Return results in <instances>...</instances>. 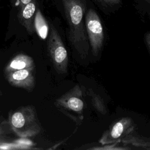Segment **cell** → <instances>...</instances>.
Returning <instances> with one entry per match:
<instances>
[{
  "instance_id": "obj_1",
  "label": "cell",
  "mask_w": 150,
  "mask_h": 150,
  "mask_svg": "<svg viewBox=\"0 0 150 150\" xmlns=\"http://www.w3.org/2000/svg\"><path fill=\"white\" fill-rule=\"evenodd\" d=\"M54 2L67 23L69 39L72 46L81 59H86L89 51L84 24L86 0H54Z\"/></svg>"
},
{
  "instance_id": "obj_2",
  "label": "cell",
  "mask_w": 150,
  "mask_h": 150,
  "mask_svg": "<svg viewBox=\"0 0 150 150\" xmlns=\"http://www.w3.org/2000/svg\"><path fill=\"white\" fill-rule=\"evenodd\" d=\"M9 123L13 132L18 137H34L41 131V126L35 107L23 106L9 113Z\"/></svg>"
},
{
  "instance_id": "obj_3",
  "label": "cell",
  "mask_w": 150,
  "mask_h": 150,
  "mask_svg": "<svg viewBox=\"0 0 150 150\" xmlns=\"http://www.w3.org/2000/svg\"><path fill=\"white\" fill-rule=\"evenodd\" d=\"M54 105L61 112L73 120L77 125H80L84 119L85 101L83 98V88L76 84L60 97Z\"/></svg>"
},
{
  "instance_id": "obj_4",
  "label": "cell",
  "mask_w": 150,
  "mask_h": 150,
  "mask_svg": "<svg viewBox=\"0 0 150 150\" xmlns=\"http://www.w3.org/2000/svg\"><path fill=\"white\" fill-rule=\"evenodd\" d=\"M49 29L47 47L50 60L57 73L64 74L67 71L69 62L67 50L55 26L50 23Z\"/></svg>"
},
{
  "instance_id": "obj_5",
  "label": "cell",
  "mask_w": 150,
  "mask_h": 150,
  "mask_svg": "<svg viewBox=\"0 0 150 150\" xmlns=\"http://www.w3.org/2000/svg\"><path fill=\"white\" fill-rule=\"evenodd\" d=\"M84 24L92 54L97 56L104 44V33L100 16L94 9L90 8L86 9Z\"/></svg>"
},
{
  "instance_id": "obj_6",
  "label": "cell",
  "mask_w": 150,
  "mask_h": 150,
  "mask_svg": "<svg viewBox=\"0 0 150 150\" xmlns=\"http://www.w3.org/2000/svg\"><path fill=\"white\" fill-rule=\"evenodd\" d=\"M135 127L134 121L131 118L123 117L112 124L105 131L100 138L99 142L101 145L120 142L123 138L134 132Z\"/></svg>"
},
{
  "instance_id": "obj_7",
  "label": "cell",
  "mask_w": 150,
  "mask_h": 150,
  "mask_svg": "<svg viewBox=\"0 0 150 150\" xmlns=\"http://www.w3.org/2000/svg\"><path fill=\"white\" fill-rule=\"evenodd\" d=\"M35 69H24L5 73L8 82L12 86L23 88L29 92L35 86Z\"/></svg>"
},
{
  "instance_id": "obj_8",
  "label": "cell",
  "mask_w": 150,
  "mask_h": 150,
  "mask_svg": "<svg viewBox=\"0 0 150 150\" xmlns=\"http://www.w3.org/2000/svg\"><path fill=\"white\" fill-rule=\"evenodd\" d=\"M38 8V1L31 0L18 12L17 16L19 23L25 28L29 35H32L35 32L33 22Z\"/></svg>"
},
{
  "instance_id": "obj_9",
  "label": "cell",
  "mask_w": 150,
  "mask_h": 150,
  "mask_svg": "<svg viewBox=\"0 0 150 150\" xmlns=\"http://www.w3.org/2000/svg\"><path fill=\"white\" fill-rule=\"evenodd\" d=\"M33 59L25 54H18L14 56L4 68V74L24 69H35Z\"/></svg>"
},
{
  "instance_id": "obj_10",
  "label": "cell",
  "mask_w": 150,
  "mask_h": 150,
  "mask_svg": "<svg viewBox=\"0 0 150 150\" xmlns=\"http://www.w3.org/2000/svg\"><path fill=\"white\" fill-rule=\"evenodd\" d=\"M33 25L35 32L37 33L40 38L43 40L46 39L49 33V26L41 10L39 8H38L35 13Z\"/></svg>"
},
{
  "instance_id": "obj_11",
  "label": "cell",
  "mask_w": 150,
  "mask_h": 150,
  "mask_svg": "<svg viewBox=\"0 0 150 150\" xmlns=\"http://www.w3.org/2000/svg\"><path fill=\"white\" fill-rule=\"evenodd\" d=\"M105 15L117 11L122 5V0H90Z\"/></svg>"
},
{
  "instance_id": "obj_12",
  "label": "cell",
  "mask_w": 150,
  "mask_h": 150,
  "mask_svg": "<svg viewBox=\"0 0 150 150\" xmlns=\"http://www.w3.org/2000/svg\"><path fill=\"white\" fill-rule=\"evenodd\" d=\"M120 142L124 144L131 145L147 150L150 149V142L148 138L139 135H134L132 133L123 138Z\"/></svg>"
},
{
  "instance_id": "obj_13",
  "label": "cell",
  "mask_w": 150,
  "mask_h": 150,
  "mask_svg": "<svg viewBox=\"0 0 150 150\" xmlns=\"http://www.w3.org/2000/svg\"><path fill=\"white\" fill-rule=\"evenodd\" d=\"M88 91L91 104L94 108L101 114H105L107 111L103 98L91 88L88 89Z\"/></svg>"
},
{
  "instance_id": "obj_14",
  "label": "cell",
  "mask_w": 150,
  "mask_h": 150,
  "mask_svg": "<svg viewBox=\"0 0 150 150\" xmlns=\"http://www.w3.org/2000/svg\"><path fill=\"white\" fill-rule=\"evenodd\" d=\"M133 5L141 14L149 15L150 0H134Z\"/></svg>"
},
{
  "instance_id": "obj_15",
  "label": "cell",
  "mask_w": 150,
  "mask_h": 150,
  "mask_svg": "<svg viewBox=\"0 0 150 150\" xmlns=\"http://www.w3.org/2000/svg\"><path fill=\"white\" fill-rule=\"evenodd\" d=\"M145 43L146 45V47L148 51L150 50V33L148 32L145 34Z\"/></svg>"
},
{
  "instance_id": "obj_16",
  "label": "cell",
  "mask_w": 150,
  "mask_h": 150,
  "mask_svg": "<svg viewBox=\"0 0 150 150\" xmlns=\"http://www.w3.org/2000/svg\"><path fill=\"white\" fill-rule=\"evenodd\" d=\"M31 0H16V2H18V10L23 8L25 5L28 4Z\"/></svg>"
},
{
  "instance_id": "obj_17",
  "label": "cell",
  "mask_w": 150,
  "mask_h": 150,
  "mask_svg": "<svg viewBox=\"0 0 150 150\" xmlns=\"http://www.w3.org/2000/svg\"><path fill=\"white\" fill-rule=\"evenodd\" d=\"M10 1H11V4H14V3H15V2H16V0H10Z\"/></svg>"
},
{
  "instance_id": "obj_18",
  "label": "cell",
  "mask_w": 150,
  "mask_h": 150,
  "mask_svg": "<svg viewBox=\"0 0 150 150\" xmlns=\"http://www.w3.org/2000/svg\"><path fill=\"white\" fill-rule=\"evenodd\" d=\"M2 91H1V90H0V96H2Z\"/></svg>"
}]
</instances>
